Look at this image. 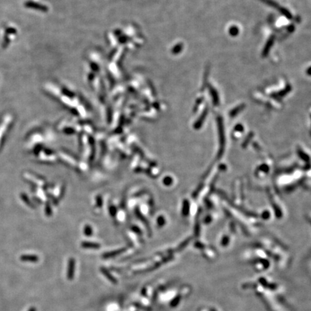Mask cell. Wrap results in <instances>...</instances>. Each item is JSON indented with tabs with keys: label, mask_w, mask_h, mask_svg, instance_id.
Masks as SVG:
<instances>
[{
	"label": "cell",
	"mask_w": 311,
	"mask_h": 311,
	"mask_svg": "<svg viewBox=\"0 0 311 311\" xmlns=\"http://www.w3.org/2000/svg\"><path fill=\"white\" fill-rule=\"evenodd\" d=\"M75 267H76V261L74 258H71L68 262L67 269V278L69 280H72L74 277Z\"/></svg>",
	"instance_id": "cell-1"
},
{
	"label": "cell",
	"mask_w": 311,
	"mask_h": 311,
	"mask_svg": "<svg viewBox=\"0 0 311 311\" xmlns=\"http://www.w3.org/2000/svg\"><path fill=\"white\" fill-rule=\"evenodd\" d=\"M100 270H101V272H102V273L106 277V278H107V279H109L112 283L117 284V279H116L114 277H113V275H112L111 274L108 272L107 269H106L105 268H101Z\"/></svg>",
	"instance_id": "cell-2"
},
{
	"label": "cell",
	"mask_w": 311,
	"mask_h": 311,
	"mask_svg": "<svg viewBox=\"0 0 311 311\" xmlns=\"http://www.w3.org/2000/svg\"><path fill=\"white\" fill-rule=\"evenodd\" d=\"M82 246L84 248H90V249H98L100 248V245L96 243H90V242H83L82 244Z\"/></svg>",
	"instance_id": "cell-3"
},
{
	"label": "cell",
	"mask_w": 311,
	"mask_h": 311,
	"mask_svg": "<svg viewBox=\"0 0 311 311\" xmlns=\"http://www.w3.org/2000/svg\"><path fill=\"white\" fill-rule=\"evenodd\" d=\"M125 251V248H123V249H119V250H117V251H112V252L107 253V254H105V255H103V257L104 258H110V257L116 256L119 255V254H120L121 253H123V251Z\"/></svg>",
	"instance_id": "cell-4"
},
{
	"label": "cell",
	"mask_w": 311,
	"mask_h": 311,
	"mask_svg": "<svg viewBox=\"0 0 311 311\" xmlns=\"http://www.w3.org/2000/svg\"><path fill=\"white\" fill-rule=\"evenodd\" d=\"M22 260L30 261V262H36L38 261V257L35 256H23L21 257Z\"/></svg>",
	"instance_id": "cell-5"
},
{
	"label": "cell",
	"mask_w": 311,
	"mask_h": 311,
	"mask_svg": "<svg viewBox=\"0 0 311 311\" xmlns=\"http://www.w3.org/2000/svg\"><path fill=\"white\" fill-rule=\"evenodd\" d=\"M84 232L85 235H91L92 234V233H93V231H92V228H91L89 225H86V226L84 227Z\"/></svg>",
	"instance_id": "cell-6"
},
{
	"label": "cell",
	"mask_w": 311,
	"mask_h": 311,
	"mask_svg": "<svg viewBox=\"0 0 311 311\" xmlns=\"http://www.w3.org/2000/svg\"><path fill=\"white\" fill-rule=\"evenodd\" d=\"M179 301H180V296L176 297V298L173 300L172 302H171V306L173 307V308L177 306V305L179 303Z\"/></svg>",
	"instance_id": "cell-7"
},
{
	"label": "cell",
	"mask_w": 311,
	"mask_h": 311,
	"mask_svg": "<svg viewBox=\"0 0 311 311\" xmlns=\"http://www.w3.org/2000/svg\"><path fill=\"white\" fill-rule=\"evenodd\" d=\"M157 223H158L159 226V227H162L163 225L165 224V219H164V218L163 216H159L158 218V220H157Z\"/></svg>",
	"instance_id": "cell-8"
},
{
	"label": "cell",
	"mask_w": 311,
	"mask_h": 311,
	"mask_svg": "<svg viewBox=\"0 0 311 311\" xmlns=\"http://www.w3.org/2000/svg\"><path fill=\"white\" fill-rule=\"evenodd\" d=\"M171 181H172V179H171V178H170V177H165L164 179V181H163V182H164V184H165V185H170V184L171 183Z\"/></svg>",
	"instance_id": "cell-9"
},
{
	"label": "cell",
	"mask_w": 311,
	"mask_h": 311,
	"mask_svg": "<svg viewBox=\"0 0 311 311\" xmlns=\"http://www.w3.org/2000/svg\"><path fill=\"white\" fill-rule=\"evenodd\" d=\"M28 311H36V309L35 308H31Z\"/></svg>",
	"instance_id": "cell-10"
}]
</instances>
